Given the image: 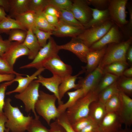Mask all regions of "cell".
<instances>
[{
	"instance_id": "cell-1",
	"label": "cell",
	"mask_w": 132,
	"mask_h": 132,
	"mask_svg": "<svg viewBox=\"0 0 132 132\" xmlns=\"http://www.w3.org/2000/svg\"><path fill=\"white\" fill-rule=\"evenodd\" d=\"M11 101L10 98L6 99L3 107V112L7 119L5 127L11 132H24L33 118L24 116L18 107L11 105Z\"/></svg>"
},
{
	"instance_id": "cell-2",
	"label": "cell",
	"mask_w": 132,
	"mask_h": 132,
	"mask_svg": "<svg viewBox=\"0 0 132 132\" xmlns=\"http://www.w3.org/2000/svg\"><path fill=\"white\" fill-rule=\"evenodd\" d=\"M99 94L96 88L79 99L66 110L65 113L71 124L88 116L90 105L92 102L98 99Z\"/></svg>"
},
{
	"instance_id": "cell-3",
	"label": "cell",
	"mask_w": 132,
	"mask_h": 132,
	"mask_svg": "<svg viewBox=\"0 0 132 132\" xmlns=\"http://www.w3.org/2000/svg\"><path fill=\"white\" fill-rule=\"evenodd\" d=\"M57 100L54 94L39 91V98L35 105V110L49 125L52 120H55L61 114L55 105Z\"/></svg>"
},
{
	"instance_id": "cell-4",
	"label": "cell",
	"mask_w": 132,
	"mask_h": 132,
	"mask_svg": "<svg viewBox=\"0 0 132 132\" xmlns=\"http://www.w3.org/2000/svg\"><path fill=\"white\" fill-rule=\"evenodd\" d=\"M132 41V37H131L125 41L109 44L98 66L103 69L105 66L117 62L124 63L128 65L126 54Z\"/></svg>"
},
{
	"instance_id": "cell-5",
	"label": "cell",
	"mask_w": 132,
	"mask_h": 132,
	"mask_svg": "<svg viewBox=\"0 0 132 132\" xmlns=\"http://www.w3.org/2000/svg\"><path fill=\"white\" fill-rule=\"evenodd\" d=\"M46 44L39 50L33 61L27 65L22 66L20 69L35 68L38 69L44 67L49 60L58 55L59 50L54 39L51 37Z\"/></svg>"
},
{
	"instance_id": "cell-6",
	"label": "cell",
	"mask_w": 132,
	"mask_h": 132,
	"mask_svg": "<svg viewBox=\"0 0 132 132\" xmlns=\"http://www.w3.org/2000/svg\"><path fill=\"white\" fill-rule=\"evenodd\" d=\"M114 23L110 19L100 25L84 29L76 37L88 47L100 39Z\"/></svg>"
},
{
	"instance_id": "cell-7",
	"label": "cell",
	"mask_w": 132,
	"mask_h": 132,
	"mask_svg": "<svg viewBox=\"0 0 132 132\" xmlns=\"http://www.w3.org/2000/svg\"><path fill=\"white\" fill-rule=\"evenodd\" d=\"M40 85L39 83L34 80L23 91L14 96L15 98L23 102L26 112L28 113L32 111L36 118H39L35 110V106L39 96Z\"/></svg>"
},
{
	"instance_id": "cell-8",
	"label": "cell",
	"mask_w": 132,
	"mask_h": 132,
	"mask_svg": "<svg viewBox=\"0 0 132 132\" xmlns=\"http://www.w3.org/2000/svg\"><path fill=\"white\" fill-rule=\"evenodd\" d=\"M128 0H109L108 9L110 19L119 27L123 28L127 25L126 6Z\"/></svg>"
},
{
	"instance_id": "cell-9",
	"label": "cell",
	"mask_w": 132,
	"mask_h": 132,
	"mask_svg": "<svg viewBox=\"0 0 132 132\" xmlns=\"http://www.w3.org/2000/svg\"><path fill=\"white\" fill-rule=\"evenodd\" d=\"M89 5L88 0H74L70 10L75 18L84 27L92 18V11Z\"/></svg>"
},
{
	"instance_id": "cell-10",
	"label": "cell",
	"mask_w": 132,
	"mask_h": 132,
	"mask_svg": "<svg viewBox=\"0 0 132 132\" xmlns=\"http://www.w3.org/2000/svg\"><path fill=\"white\" fill-rule=\"evenodd\" d=\"M44 67L50 71L53 75L62 79L71 75L73 71L71 66L64 63L58 55L48 61L44 65Z\"/></svg>"
},
{
	"instance_id": "cell-11",
	"label": "cell",
	"mask_w": 132,
	"mask_h": 132,
	"mask_svg": "<svg viewBox=\"0 0 132 132\" xmlns=\"http://www.w3.org/2000/svg\"><path fill=\"white\" fill-rule=\"evenodd\" d=\"M103 73V69L98 66L92 71L87 75L85 77L79 80L77 84V89L82 88L84 96L85 95L97 87Z\"/></svg>"
},
{
	"instance_id": "cell-12",
	"label": "cell",
	"mask_w": 132,
	"mask_h": 132,
	"mask_svg": "<svg viewBox=\"0 0 132 132\" xmlns=\"http://www.w3.org/2000/svg\"><path fill=\"white\" fill-rule=\"evenodd\" d=\"M58 47L59 50H65L71 52L82 62L85 63H87L88 54L93 50L75 38H72L69 42L65 44L58 45Z\"/></svg>"
},
{
	"instance_id": "cell-13",
	"label": "cell",
	"mask_w": 132,
	"mask_h": 132,
	"mask_svg": "<svg viewBox=\"0 0 132 132\" xmlns=\"http://www.w3.org/2000/svg\"><path fill=\"white\" fill-rule=\"evenodd\" d=\"M122 36L119 27L114 24L107 32L99 40L92 44L90 48L93 50L101 48L108 44L121 42Z\"/></svg>"
},
{
	"instance_id": "cell-14",
	"label": "cell",
	"mask_w": 132,
	"mask_h": 132,
	"mask_svg": "<svg viewBox=\"0 0 132 132\" xmlns=\"http://www.w3.org/2000/svg\"><path fill=\"white\" fill-rule=\"evenodd\" d=\"M122 124L118 113H107L99 124V132H117L121 129Z\"/></svg>"
},
{
	"instance_id": "cell-15",
	"label": "cell",
	"mask_w": 132,
	"mask_h": 132,
	"mask_svg": "<svg viewBox=\"0 0 132 132\" xmlns=\"http://www.w3.org/2000/svg\"><path fill=\"white\" fill-rule=\"evenodd\" d=\"M28 49L23 44L18 42H12L11 44L3 57L9 66L13 68L16 60L24 55L28 56Z\"/></svg>"
},
{
	"instance_id": "cell-16",
	"label": "cell",
	"mask_w": 132,
	"mask_h": 132,
	"mask_svg": "<svg viewBox=\"0 0 132 132\" xmlns=\"http://www.w3.org/2000/svg\"><path fill=\"white\" fill-rule=\"evenodd\" d=\"M119 94L121 106L119 115L126 127H130L132 124V99L122 92L120 91Z\"/></svg>"
},
{
	"instance_id": "cell-17",
	"label": "cell",
	"mask_w": 132,
	"mask_h": 132,
	"mask_svg": "<svg viewBox=\"0 0 132 132\" xmlns=\"http://www.w3.org/2000/svg\"><path fill=\"white\" fill-rule=\"evenodd\" d=\"M63 79L55 75H53L51 77L46 78L40 75L35 80L53 93L57 97L58 105H60L63 103V101L60 98L58 93L59 87Z\"/></svg>"
},
{
	"instance_id": "cell-18",
	"label": "cell",
	"mask_w": 132,
	"mask_h": 132,
	"mask_svg": "<svg viewBox=\"0 0 132 132\" xmlns=\"http://www.w3.org/2000/svg\"><path fill=\"white\" fill-rule=\"evenodd\" d=\"M53 35L59 37H70L75 38L84 30L80 28L69 24L59 19Z\"/></svg>"
},
{
	"instance_id": "cell-19",
	"label": "cell",
	"mask_w": 132,
	"mask_h": 132,
	"mask_svg": "<svg viewBox=\"0 0 132 132\" xmlns=\"http://www.w3.org/2000/svg\"><path fill=\"white\" fill-rule=\"evenodd\" d=\"M107 47L106 46L101 48L92 50L88 54L86 57L87 64L86 66L82 67V70L87 75L98 66L105 53Z\"/></svg>"
},
{
	"instance_id": "cell-20",
	"label": "cell",
	"mask_w": 132,
	"mask_h": 132,
	"mask_svg": "<svg viewBox=\"0 0 132 132\" xmlns=\"http://www.w3.org/2000/svg\"><path fill=\"white\" fill-rule=\"evenodd\" d=\"M45 69L44 67L37 69L35 72L30 76L27 75L26 77L22 76L24 74H21L16 75L15 78L13 80L14 82H17L18 85L14 89L7 92V95H10L14 93H21L25 90L29 84L35 79H37L38 76L40 75Z\"/></svg>"
},
{
	"instance_id": "cell-21",
	"label": "cell",
	"mask_w": 132,
	"mask_h": 132,
	"mask_svg": "<svg viewBox=\"0 0 132 132\" xmlns=\"http://www.w3.org/2000/svg\"><path fill=\"white\" fill-rule=\"evenodd\" d=\"M23 44L28 49L29 54V59L33 60L42 48L31 29L27 31L26 37Z\"/></svg>"
},
{
	"instance_id": "cell-22",
	"label": "cell",
	"mask_w": 132,
	"mask_h": 132,
	"mask_svg": "<svg viewBox=\"0 0 132 132\" xmlns=\"http://www.w3.org/2000/svg\"><path fill=\"white\" fill-rule=\"evenodd\" d=\"M105 104L98 99L90 104L88 116L99 124L107 113Z\"/></svg>"
},
{
	"instance_id": "cell-23",
	"label": "cell",
	"mask_w": 132,
	"mask_h": 132,
	"mask_svg": "<svg viewBox=\"0 0 132 132\" xmlns=\"http://www.w3.org/2000/svg\"><path fill=\"white\" fill-rule=\"evenodd\" d=\"M92 17L89 22L84 27L85 29L102 24L110 19L108 9L100 10L91 8Z\"/></svg>"
},
{
	"instance_id": "cell-24",
	"label": "cell",
	"mask_w": 132,
	"mask_h": 132,
	"mask_svg": "<svg viewBox=\"0 0 132 132\" xmlns=\"http://www.w3.org/2000/svg\"><path fill=\"white\" fill-rule=\"evenodd\" d=\"M83 73L84 72L82 70L75 75H71L63 79L58 89L60 99L61 100L65 94L69 90L73 88L77 89L78 85L77 84H75L76 81L78 77Z\"/></svg>"
},
{
	"instance_id": "cell-25",
	"label": "cell",
	"mask_w": 132,
	"mask_h": 132,
	"mask_svg": "<svg viewBox=\"0 0 132 132\" xmlns=\"http://www.w3.org/2000/svg\"><path fill=\"white\" fill-rule=\"evenodd\" d=\"M36 16V13L29 10L15 16L14 18L27 30L30 29L33 30L35 28Z\"/></svg>"
},
{
	"instance_id": "cell-26",
	"label": "cell",
	"mask_w": 132,
	"mask_h": 132,
	"mask_svg": "<svg viewBox=\"0 0 132 132\" xmlns=\"http://www.w3.org/2000/svg\"><path fill=\"white\" fill-rule=\"evenodd\" d=\"M17 29L27 31L18 21L9 16L0 22V33H9L11 30Z\"/></svg>"
},
{
	"instance_id": "cell-27",
	"label": "cell",
	"mask_w": 132,
	"mask_h": 132,
	"mask_svg": "<svg viewBox=\"0 0 132 132\" xmlns=\"http://www.w3.org/2000/svg\"><path fill=\"white\" fill-rule=\"evenodd\" d=\"M69 97L67 101L65 103L58 105L57 108L60 113L65 112L68 108L72 106L80 98L84 96L83 89L80 88L71 92H67Z\"/></svg>"
},
{
	"instance_id": "cell-28",
	"label": "cell",
	"mask_w": 132,
	"mask_h": 132,
	"mask_svg": "<svg viewBox=\"0 0 132 132\" xmlns=\"http://www.w3.org/2000/svg\"><path fill=\"white\" fill-rule=\"evenodd\" d=\"M10 17H14L28 10L29 0H10Z\"/></svg>"
},
{
	"instance_id": "cell-29",
	"label": "cell",
	"mask_w": 132,
	"mask_h": 132,
	"mask_svg": "<svg viewBox=\"0 0 132 132\" xmlns=\"http://www.w3.org/2000/svg\"><path fill=\"white\" fill-rule=\"evenodd\" d=\"M105 104L107 113L116 112L119 114L121 106V101L119 92L108 100Z\"/></svg>"
},
{
	"instance_id": "cell-30",
	"label": "cell",
	"mask_w": 132,
	"mask_h": 132,
	"mask_svg": "<svg viewBox=\"0 0 132 132\" xmlns=\"http://www.w3.org/2000/svg\"><path fill=\"white\" fill-rule=\"evenodd\" d=\"M128 66L123 62H114L105 66L103 69V72L110 73L119 77L123 75Z\"/></svg>"
},
{
	"instance_id": "cell-31",
	"label": "cell",
	"mask_w": 132,
	"mask_h": 132,
	"mask_svg": "<svg viewBox=\"0 0 132 132\" xmlns=\"http://www.w3.org/2000/svg\"><path fill=\"white\" fill-rule=\"evenodd\" d=\"M120 92L117 85V81L100 92L98 99L105 103L109 99Z\"/></svg>"
},
{
	"instance_id": "cell-32",
	"label": "cell",
	"mask_w": 132,
	"mask_h": 132,
	"mask_svg": "<svg viewBox=\"0 0 132 132\" xmlns=\"http://www.w3.org/2000/svg\"><path fill=\"white\" fill-rule=\"evenodd\" d=\"M59 10L60 16L59 19L69 24L85 29L84 26L75 18L70 10Z\"/></svg>"
},
{
	"instance_id": "cell-33",
	"label": "cell",
	"mask_w": 132,
	"mask_h": 132,
	"mask_svg": "<svg viewBox=\"0 0 132 132\" xmlns=\"http://www.w3.org/2000/svg\"><path fill=\"white\" fill-rule=\"evenodd\" d=\"M35 28L46 32H52L55 29V26L50 24L42 13H36Z\"/></svg>"
},
{
	"instance_id": "cell-34",
	"label": "cell",
	"mask_w": 132,
	"mask_h": 132,
	"mask_svg": "<svg viewBox=\"0 0 132 132\" xmlns=\"http://www.w3.org/2000/svg\"><path fill=\"white\" fill-rule=\"evenodd\" d=\"M49 4V0H29V10L36 13H41Z\"/></svg>"
},
{
	"instance_id": "cell-35",
	"label": "cell",
	"mask_w": 132,
	"mask_h": 132,
	"mask_svg": "<svg viewBox=\"0 0 132 132\" xmlns=\"http://www.w3.org/2000/svg\"><path fill=\"white\" fill-rule=\"evenodd\" d=\"M104 77L98 84L97 89L99 93L117 81L118 77L114 74L105 73Z\"/></svg>"
},
{
	"instance_id": "cell-36",
	"label": "cell",
	"mask_w": 132,
	"mask_h": 132,
	"mask_svg": "<svg viewBox=\"0 0 132 132\" xmlns=\"http://www.w3.org/2000/svg\"><path fill=\"white\" fill-rule=\"evenodd\" d=\"M28 132H51L44 126L39 120V118H33L28 125L26 130Z\"/></svg>"
},
{
	"instance_id": "cell-37",
	"label": "cell",
	"mask_w": 132,
	"mask_h": 132,
	"mask_svg": "<svg viewBox=\"0 0 132 132\" xmlns=\"http://www.w3.org/2000/svg\"><path fill=\"white\" fill-rule=\"evenodd\" d=\"M32 31L36 36L38 42L42 47H43L47 43V42L53 35L52 32H46L41 30L35 28Z\"/></svg>"
},
{
	"instance_id": "cell-38",
	"label": "cell",
	"mask_w": 132,
	"mask_h": 132,
	"mask_svg": "<svg viewBox=\"0 0 132 132\" xmlns=\"http://www.w3.org/2000/svg\"><path fill=\"white\" fill-rule=\"evenodd\" d=\"M118 88L120 91L127 95H131L132 93V78L126 77L120 82H117Z\"/></svg>"
},
{
	"instance_id": "cell-39",
	"label": "cell",
	"mask_w": 132,
	"mask_h": 132,
	"mask_svg": "<svg viewBox=\"0 0 132 132\" xmlns=\"http://www.w3.org/2000/svg\"><path fill=\"white\" fill-rule=\"evenodd\" d=\"M8 40L11 42H16L23 43L26 37L27 31L20 29H14L10 31L9 32Z\"/></svg>"
},
{
	"instance_id": "cell-40",
	"label": "cell",
	"mask_w": 132,
	"mask_h": 132,
	"mask_svg": "<svg viewBox=\"0 0 132 132\" xmlns=\"http://www.w3.org/2000/svg\"><path fill=\"white\" fill-rule=\"evenodd\" d=\"M95 122L91 117L88 116L81 119L71 124L76 132H79L87 126Z\"/></svg>"
},
{
	"instance_id": "cell-41",
	"label": "cell",
	"mask_w": 132,
	"mask_h": 132,
	"mask_svg": "<svg viewBox=\"0 0 132 132\" xmlns=\"http://www.w3.org/2000/svg\"><path fill=\"white\" fill-rule=\"evenodd\" d=\"M49 4L59 10H70L72 4V1L70 0H49Z\"/></svg>"
},
{
	"instance_id": "cell-42",
	"label": "cell",
	"mask_w": 132,
	"mask_h": 132,
	"mask_svg": "<svg viewBox=\"0 0 132 132\" xmlns=\"http://www.w3.org/2000/svg\"><path fill=\"white\" fill-rule=\"evenodd\" d=\"M55 121L62 126L66 132H76L69 121L65 112L61 113L59 116L55 120Z\"/></svg>"
},
{
	"instance_id": "cell-43",
	"label": "cell",
	"mask_w": 132,
	"mask_h": 132,
	"mask_svg": "<svg viewBox=\"0 0 132 132\" xmlns=\"http://www.w3.org/2000/svg\"><path fill=\"white\" fill-rule=\"evenodd\" d=\"M0 74H12L15 75L22 74L19 73L11 67L3 57L0 56Z\"/></svg>"
},
{
	"instance_id": "cell-44",
	"label": "cell",
	"mask_w": 132,
	"mask_h": 132,
	"mask_svg": "<svg viewBox=\"0 0 132 132\" xmlns=\"http://www.w3.org/2000/svg\"><path fill=\"white\" fill-rule=\"evenodd\" d=\"M14 82L12 80L0 84V114L4 113L3 108L5 102L6 90L8 87L11 85Z\"/></svg>"
},
{
	"instance_id": "cell-45",
	"label": "cell",
	"mask_w": 132,
	"mask_h": 132,
	"mask_svg": "<svg viewBox=\"0 0 132 132\" xmlns=\"http://www.w3.org/2000/svg\"><path fill=\"white\" fill-rule=\"evenodd\" d=\"M109 0H88L89 4L95 7V9L100 10L108 9Z\"/></svg>"
},
{
	"instance_id": "cell-46",
	"label": "cell",
	"mask_w": 132,
	"mask_h": 132,
	"mask_svg": "<svg viewBox=\"0 0 132 132\" xmlns=\"http://www.w3.org/2000/svg\"><path fill=\"white\" fill-rule=\"evenodd\" d=\"M11 42L8 40H3L0 35V56L3 57L8 50L11 44Z\"/></svg>"
},
{
	"instance_id": "cell-47",
	"label": "cell",
	"mask_w": 132,
	"mask_h": 132,
	"mask_svg": "<svg viewBox=\"0 0 132 132\" xmlns=\"http://www.w3.org/2000/svg\"><path fill=\"white\" fill-rule=\"evenodd\" d=\"M43 12L57 17L59 19L60 17V12L59 10L49 4L46 7Z\"/></svg>"
},
{
	"instance_id": "cell-48",
	"label": "cell",
	"mask_w": 132,
	"mask_h": 132,
	"mask_svg": "<svg viewBox=\"0 0 132 132\" xmlns=\"http://www.w3.org/2000/svg\"><path fill=\"white\" fill-rule=\"evenodd\" d=\"M79 132H99V124L93 123L87 126Z\"/></svg>"
},
{
	"instance_id": "cell-49",
	"label": "cell",
	"mask_w": 132,
	"mask_h": 132,
	"mask_svg": "<svg viewBox=\"0 0 132 132\" xmlns=\"http://www.w3.org/2000/svg\"><path fill=\"white\" fill-rule=\"evenodd\" d=\"M51 132H66L64 128L55 121L49 125Z\"/></svg>"
},
{
	"instance_id": "cell-50",
	"label": "cell",
	"mask_w": 132,
	"mask_h": 132,
	"mask_svg": "<svg viewBox=\"0 0 132 132\" xmlns=\"http://www.w3.org/2000/svg\"><path fill=\"white\" fill-rule=\"evenodd\" d=\"M42 13L48 22L51 25L55 26L58 23L59 19L57 17L43 12H42Z\"/></svg>"
},
{
	"instance_id": "cell-51",
	"label": "cell",
	"mask_w": 132,
	"mask_h": 132,
	"mask_svg": "<svg viewBox=\"0 0 132 132\" xmlns=\"http://www.w3.org/2000/svg\"><path fill=\"white\" fill-rule=\"evenodd\" d=\"M7 118L4 113L0 114V132H4L6 129L5 124Z\"/></svg>"
},
{
	"instance_id": "cell-52",
	"label": "cell",
	"mask_w": 132,
	"mask_h": 132,
	"mask_svg": "<svg viewBox=\"0 0 132 132\" xmlns=\"http://www.w3.org/2000/svg\"><path fill=\"white\" fill-rule=\"evenodd\" d=\"M15 75L12 74H0V83L4 81L7 82L12 80L15 78Z\"/></svg>"
},
{
	"instance_id": "cell-53",
	"label": "cell",
	"mask_w": 132,
	"mask_h": 132,
	"mask_svg": "<svg viewBox=\"0 0 132 132\" xmlns=\"http://www.w3.org/2000/svg\"><path fill=\"white\" fill-rule=\"evenodd\" d=\"M0 6L4 10L5 12H9L10 8V0H0Z\"/></svg>"
},
{
	"instance_id": "cell-54",
	"label": "cell",
	"mask_w": 132,
	"mask_h": 132,
	"mask_svg": "<svg viewBox=\"0 0 132 132\" xmlns=\"http://www.w3.org/2000/svg\"><path fill=\"white\" fill-rule=\"evenodd\" d=\"M128 9L129 14V20L127 25V29L129 32L132 33V7L128 6Z\"/></svg>"
},
{
	"instance_id": "cell-55",
	"label": "cell",
	"mask_w": 132,
	"mask_h": 132,
	"mask_svg": "<svg viewBox=\"0 0 132 132\" xmlns=\"http://www.w3.org/2000/svg\"><path fill=\"white\" fill-rule=\"evenodd\" d=\"M126 57L130 63L132 62V47L131 45L128 49L126 54Z\"/></svg>"
},
{
	"instance_id": "cell-56",
	"label": "cell",
	"mask_w": 132,
	"mask_h": 132,
	"mask_svg": "<svg viewBox=\"0 0 132 132\" xmlns=\"http://www.w3.org/2000/svg\"><path fill=\"white\" fill-rule=\"evenodd\" d=\"M123 75L127 77L131 78L132 76V67L125 69L123 72Z\"/></svg>"
},
{
	"instance_id": "cell-57",
	"label": "cell",
	"mask_w": 132,
	"mask_h": 132,
	"mask_svg": "<svg viewBox=\"0 0 132 132\" xmlns=\"http://www.w3.org/2000/svg\"><path fill=\"white\" fill-rule=\"evenodd\" d=\"M7 16L4 10L0 6V22Z\"/></svg>"
},
{
	"instance_id": "cell-58",
	"label": "cell",
	"mask_w": 132,
	"mask_h": 132,
	"mask_svg": "<svg viewBox=\"0 0 132 132\" xmlns=\"http://www.w3.org/2000/svg\"><path fill=\"white\" fill-rule=\"evenodd\" d=\"M117 132H132V131L127 127H126L123 129H121Z\"/></svg>"
},
{
	"instance_id": "cell-59",
	"label": "cell",
	"mask_w": 132,
	"mask_h": 132,
	"mask_svg": "<svg viewBox=\"0 0 132 132\" xmlns=\"http://www.w3.org/2000/svg\"><path fill=\"white\" fill-rule=\"evenodd\" d=\"M10 130L8 128H6L4 132H9Z\"/></svg>"
}]
</instances>
